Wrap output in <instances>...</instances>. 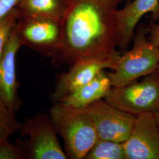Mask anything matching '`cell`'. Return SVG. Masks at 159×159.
Instances as JSON below:
<instances>
[{
  "instance_id": "cell-1",
  "label": "cell",
  "mask_w": 159,
  "mask_h": 159,
  "mask_svg": "<svg viewBox=\"0 0 159 159\" xmlns=\"http://www.w3.org/2000/svg\"><path fill=\"white\" fill-rule=\"evenodd\" d=\"M117 6L110 0H77L69 6L52 64L71 66L83 58L109 59L120 54L116 49L120 41Z\"/></svg>"
},
{
  "instance_id": "cell-2",
  "label": "cell",
  "mask_w": 159,
  "mask_h": 159,
  "mask_svg": "<svg viewBox=\"0 0 159 159\" xmlns=\"http://www.w3.org/2000/svg\"><path fill=\"white\" fill-rule=\"evenodd\" d=\"M57 133L62 137L67 156L85 159L98 140L95 127L85 108H75L57 102L50 110Z\"/></svg>"
},
{
  "instance_id": "cell-3",
  "label": "cell",
  "mask_w": 159,
  "mask_h": 159,
  "mask_svg": "<svg viewBox=\"0 0 159 159\" xmlns=\"http://www.w3.org/2000/svg\"><path fill=\"white\" fill-rule=\"evenodd\" d=\"M148 28L139 30L132 48L119 56L108 74L112 87H120L154 73L159 64V48L147 37Z\"/></svg>"
},
{
  "instance_id": "cell-4",
  "label": "cell",
  "mask_w": 159,
  "mask_h": 159,
  "mask_svg": "<svg viewBox=\"0 0 159 159\" xmlns=\"http://www.w3.org/2000/svg\"><path fill=\"white\" fill-rule=\"evenodd\" d=\"M105 100L126 113L138 116L159 108V77L156 71L142 81L120 87H112Z\"/></svg>"
},
{
  "instance_id": "cell-5",
  "label": "cell",
  "mask_w": 159,
  "mask_h": 159,
  "mask_svg": "<svg viewBox=\"0 0 159 159\" xmlns=\"http://www.w3.org/2000/svg\"><path fill=\"white\" fill-rule=\"evenodd\" d=\"M22 136L29 137L24 146L25 159H66L57 139V131L50 114L39 113L27 120L20 130Z\"/></svg>"
},
{
  "instance_id": "cell-6",
  "label": "cell",
  "mask_w": 159,
  "mask_h": 159,
  "mask_svg": "<svg viewBox=\"0 0 159 159\" xmlns=\"http://www.w3.org/2000/svg\"><path fill=\"white\" fill-rule=\"evenodd\" d=\"M16 29L22 45L48 57L58 51L62 39V22L40 17L20 16Z\"/></svg>"
},
{
  "instance_id": "cell-7",
  "label": "cell",
  "mask_w": 159,
  "mask_h": 159,
  "mask_svg": "<svg viewBox=\"0 0 159 159\" xmlns=\"http://www.w3.org/2000/svg\"><path fill=\"white\" fill-rule=\"evenodd\" d=\"M95 127L98 139L125 143L134 125L136 116L99 100L84 108Z\"/></svg>"
},
{
  "instance_id": "cell-8",
  "label": "cell",
  "mask_w": 159,
  "mask_h": 159,
  "mask_svg": "<svg viewBox=\"0 0 159 159\" xmlns=\"http://www.w3.org/2000/svg\"><path fill=\"white\" fill-rule=\"evenodd\" d=\"M124 146L126 159H159V129L154 113L137 116Z\"/></svg>"
},
{
  "instance_id": "cell-9",
  "label": "cell",
  "mask_w": 159,
  "mask_h": 159,
  "mask_svg": "<svg viewBox=\"0 0 159 159\" xmlns=\"http://www.w3.org/2000/svg\"><path fill=\"white\" fill-rule=\"evenodd\" d=\"M119 56L109 59L89 58L76 61L68 71L60 77L51 96L52 100L57 103L69 93L91 81L104 70H113Z\"/></svg>"
},
{
  "instance_id": "cell-10",
  "label": "cell",
  "mask_w": 159,
  "mask_h": 159,
  "mask_svg": "<svg viewBox=\"0 0 159 159\" xmlns=\"http://www.w3.org/2000/svg\"><path fill=\"white\" fill-rule=\"evenodd\" d=\"M22 46L15 27L0 57V99L14 114L21 104L18 95L16 60L17 52Z\"/></svg>"
},
{
  "instance_id": "cell-11",
  "label": "cell",
  "mask_w": 159,
  "mask_h": 159,
  "mask_svg": "<svg viewBox=\"0 0 159 159\" xmlns=\"http://www.w3.org/2000/svg\"><path fill=\"white\" fill-rule=\"evenodd\" d=\"M149 12L154 18L159 19V0H133L122 9L117 10L119 47L122 51H125L130 44L137 24L143 16Z\"/></svg>"
},
{
  "instance_id": "cell-12",
  "label": "cell",
  "mask_w": 159,
  "mask_h": 159,
  "mask_svg": "<svg viewBox=\"0 0 159 159\" xmlns=\"http://www.w3.org/2000/svg\"><path fill=\"white\" fill-rule=\"evenodd\" d=\"M111 87L110 77L103 70L91 81L69 93L58 102L73 108H85L104 98Z\"/></svg>"
},
{
  "instance_id": "cell-13",
  "label": "cell",
  "mask_w": 159,
  "mask_h": 159,
  "mask_svg": "<svg viewBox=\"0 0 159 159\" xmlns=\"http://www.w3.org/2000/svg\"><path fill=\"white\" fill-rule=\"evenodd\" d=\"M68 8L66 0H23L18 7L21 16L45 17L60 22Z\"/></svg>"
},
{
  "instance_id": "cell-14",
  "label": "cell",
  "mask_w": 159,
  "mask_h": 159,
  "mask_svg": "<svg viewBox=\"0 0 159 159\" xmlns=\"http://www.w3.org/2000/svg\"><path fill=\"white\" fill-rule=\"evenodd\" d=\"M86 159H126L124 143L98 139Z\"/></svg>"
},
{
  "instance_id": "cell-15",
  "label": "cell",
  "mask_w": 159,
  "mask_h": 159,
  "mask_svg": "<svg viewBox=\"0 0 159 159\" xmlns=\"http://www.w3.org/2000/svg\"><path fill=\"white\" fill-rule=\"evenodd\" d=\"M21 127L22 124L17 121L15 114L0 99V143L8 140Z\"/></svg>"
},
{
  "instance_id": "cell-16",
  "label": "cell",
  "mask_w": 159,
  "mask_h": 159,
  "mask_svg": "<svg viewBox=\"0 0 159 159\" xmlns=\"http://www.w3.org/2000/svg\"><path fill=\"white\" fill-rule=\"evenodd\" d=\"M20 16L21 12L17 8L6 17L0 20V57Z\"/></svg>"
},
{
  "instance_id": "cell-17",
  "label": "cell",
  "mask_w": 159,
  "mask_h": 159,
  "mask_svg": "<svg viewBox=\"0 0 159 159\" xmlns=\"http://www.w3.org/2000/svg\"><path fill=\"white\" fill-rule=\"evenodd\" d=\"M25 159L23 143L14 144L8 142V140L0 143V159Z\"/></svg>"
},
{
  "instance_id": "cell-18",
  "label": "cell",
  "mask_w": 159,
  "mask_h": 159,
  "mask_svg": "<svg viewBox=\"0 0 159 159\" xmlns=\"http://www.w3.org/2000/svg\"><path fill=\"white\" fill-rule=\"evenodd\" d=\"M23 0H0V20L18 8Z\"/></svg>"
},
{
  "instance_id": "cell-19",
  "label": "cell",
  "mask_w": 159,
  "mask_h": 159,
  "mask_svg": "<svg viewBox=\"0 0 159 159\" xmlns=\"http://www.w3.org/2000/svg\"><path fill=\"white\" fill-rule=\"evenodd\" d=\"M148 39L154 45L159 48V24L151 22L148 27Z\"/></svg>"
},
{
  "instance_id": "cell-20",
  "label": "cell",
  "mask_w": 159,
  "mask_h": 159,
  "mask_svg": "<svg viewBox=\"0 0 159 159\" xmlns=\"http://www.w3.org/2000/svg\"><path fill=\"white\" fill-rule=\"evenodd\" d=\"M154 114L155 119H156V120L157 125H158L159 129V108H158L156 111H155L154 112Z\"/></svg>"
},
{
  "instance_id": "cell-21",
  "label": "cell",
  "mask_w": 159,
  "mask_h": 159,
  "mask_svg": "<svg viewBox=\"0 0 159 159\" xmlns=\"http://www.w3.org/2000/svg\"><path fill=\"white\" fill-rule=\"evenodd\" d=\"M77 0H66V1L67 2V4H68V7L70 6L71 4H72L73 2H74L75 1H76Z\"/></svg>"
},
{
  "instance_id": "cell-22",
  "label": "cell",
  "mask_w": 159,
  "mask_h": 159,
  "mask_svg": "<svg viewBox=\"0 0 159 159\" xmlns=\"http://www.w3.org/2000/svg\"><path fill=\"white\" fill-rule=\"evenodd\" d=\"M110 1H111L112 2H113L114 3H115L117 5L121 0H110Z\"/></svg>"
},
{
  "instance_id": "cell-23",
  "label": "cell",
  "mask_w": 159,
  "mask_h": 159,
  "mask_svg": "<svg viewBox=\"0 0 159 159\" xmlns=\"http://www.w3.org/2000/svg\"><path fill=\"white\" fill-rule=\"evenodd\" d=\"M157 73V74H158V75H159V66H158V67H157V70H156V71Z\"/></svg>"
}]
</instances>
